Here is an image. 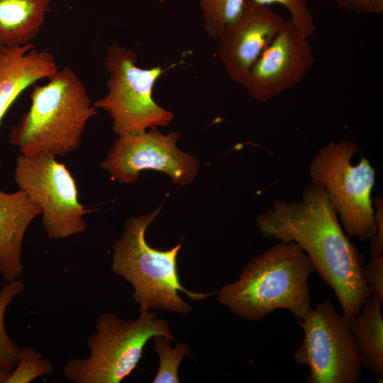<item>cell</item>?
I'll return each instance as SVG.
<instances>
[{"instance_id":"ba28073f","label":"cell","mask_w":383,"mask_h":383,"mask_svg":"<svg viewBox=\"0 0 383 383\" xmlns=\"http://www.w3.org/2000/svg\"><path fill=\"white\" fill-rule=\"evenodd\" d=\"M13 177L19 189L40 207L48 238L62 240L86 231L84 216L95 210L80 203L72 174L55 156L21 154Z\"/></svg>"},{"instance_id":"cb8c5ba5","label":"cell","mask_w":383,"mask_h":383,"mask_svg":"<svg viewBox=\"0 0 383 383\" xmlns=\"http://www.w3.org/2000/svg\"><path fill=\"white\" fill-rule=\"evenodd\" d=\"M343 9L355 13L379 14L383 12V0H334Z\"/></svg>"},{"instance_id":"4fadbf2b","label":"cell","mask_w":383,"mask_h":383,"mask_svg":"<svg viewBox=\"0 0 383 383\" xmlns=\"http://www.w3.org/2000/svg\"><path fill=\"white\" fill-rule=\"evenodd\" d=\"M58 70L55 56L37 50L33 43L0 45V125L17 97L35 82L48 78Z\"/></svg>"},{"instance_id":"7402d4cb","label":"cell","mask_w":383,"mask_h":383,"mask_svg":"<svg viewBox=\"0 0 383 383\" xmlns=\"http://www.w3.org/2000/svg\"><path fill=\"white\" fill-rule=\"evenodd\" d=\"M361 275L370 294L383 300V256L371 258L369 263L362 265Z\"/></svg>"},{"instance_id":"52a82bcc","label":"cell","mask_w":383,"mask_h":383,"mask_svg":"<svg viewBox=\"0 0 383 383\" xmlns=\"http://www.w3.org/2000/svg\"><path fill=\"white\" fill-rule=\"evenodd\" d=\"M106 68L109 73L108 92L93 104L109 113L118 136L166 126L173 121L174 113L152 96L155 83L168 68L160 65L140 67L135 52L117 44L107 49Z\"/></svg>"},{"instance_id":"e0dca14e","label":"cell","mask_w":383,"mask_h":383,"mask_svg":"<svg viewBox=\"0 0 383 383\" xmlns=\"http://www.w3.org/2000/svg\"><path fill=\"white\" fill-rule=\"evenodd\" d=\"M246 0H199L209 38L218 40L225 28L241 14Z\"/></svg>"},{"instance_id":"277c9868","label":"cell","mask_w":383,"mask_h":383,"mask_svg":"<svg viewBox=\"0 0 383 383\" xmlns=\"http://www.w3.org/2000/svg\"><path fill=\"white\" fill-rule=\"evenodd\" d=\"M160 210L161 206L150 214L125 221L121 236L113 245L111 268L114 274L133 286L132 297L139 305V313L158 309L187 315L192 308L179 296V292L193 301H203L216 294L217 291L196 293L183 287L177 269L181 243L167 250H160L148 244L146 230Z\"/></svg>"},{"instance_id":"2e32d148","label":"cell","mask_w":383,"mask_h":383,"mask_svg":"<svg viewBox=\"0 0 383 383\" xmlns=\"http://www.w3.org/2000/svg\"><path fill=\"white\" fill-rule=\"evenodd\" d=\"M50 0H0V45L32 43L50 10Z\"/></svg>"},{"instance_id":"44dd1931","label":"cell","mask_w":383,"mask_h":383,"mask_svg":"<svg viewBox=\"0 0 383 383\" xmlns=\"http://www.w3.org/2000/svg\"><path fill=\"white\" fill-rule=\"evenodd\" d=\"M255 4L270 6L279 4L287 9L297 29L305 37L309 38L316 31L313 14L307 0H250Z\"/></svg>"},{"instance_id":"7a4b0ae2","label":"cell","mask_w":383,"mask_h":383,"mask_svg":"<svg viewBox=\"0 0 383 383\" xmlns=\"http://www.w3.org/2000/svg\"><path fill=\"white\" fill-rule=\"evenodd\" d=\"M315 271L296 243L280 241L252 258L236 281L217 291V299L245 320H260L279 309L301 320L312 307L308 282Z\"/></svg>"},{"instance_id":"6da1fadb","label":"cell","mask_w":383,"mask_h":383,"mask_svg":"<svg viewBox=\"0 0 383 383\" xmlns=\"http://www.w3.org/2000/svg\"><path fill=\"white\" fill-rule=\"evenodd\" d=\"M256 223L266 238L296 243L334 292L343 315L348 320L358 313L371 295L361 275L365 257L343 230L322 187L311 183L299 201H274L257 216Z\"/></svg>"},{"instance_id":"8fae6325","label":"cell","mask_w":383,"mask_h":383,"mask_svg":"<svg viewBox=\"0 0 383 383\" xmlns=\"http://www.w3.org/2000/svg\"><path fill=\"white\" fill-rule=\"evenodd\" d=\"M314 62L308 38L289 18L253 65L243 87L253 99L266 102L300 83Z\"/></svg>"},{"instance_id":"ffe728a7","label":"cell","mask_w":383,"mask_h":383,"mask_svg":"<svg viewBox=\"0 0 383 383\" xmlns=\"http://www.w3.org/2000/svg\"><path fill=\"white\" fill-rule=\"evenodd\" d=\"M4 383H28L38 377L51 375L55 370L51 362L30 347L19 348V360Z\"/></svg>"},{"instance_id":"ac0fdd59","label":"cell","mask_w":383,"mask_h":383,"mask_svg":"<svg viewBox=\"0 0 383 383\" xmlns=\"http://www.w3.org/2000/svg\"><path fill=\"white\" fill-rule=\"evenodd\" d=\"M24 284L14 279L6 282L0 290V370L11 373L19 360V348L9 338L4 326V315L13 299L24 290Z\"/></svg>"},{"instance_id":"3957f363","label":"cell","mask_w":383,"mask_h":383,"mask_svg":"<svg viewBox=\"0 0 383 383\" xmlns=\"http://www.w3.org/2000/svg\"><path fill=\"white\" fill-rule=\"evenodd\" d=\"M48 79L33 87L28 110L10 132V143L21 154L57 157L77 150L87 123L97 113L72 69H58Z\"/></svg>"},{"instance_id":"9a60e30c","label":"cell","mask_w":383,"mask_h":383,"mask_svg":"<svg viewBox=\"0 0 383 383\" xmlns=\"http://www.w3.org/2000/svg\"><path fill=\"white\" fill-rule=\"evenodd\" d=\"M382 301L371 294L358 313L348 320L362 365L375 374L377 382L383 379Z\"/></svg>"},{"instance_id":"7c38bea8","label":"cell","mask_w":383,"mask_h":383,"mask_svg":"<svg viewBox=\"0 0 383 383\" xmlns=\"http://www.w3.org/2000/svg\"><path fill=\"white\" fill-rule=\"evenodd\" d=\"M284 21L270 6L245 1L240 16L225 28L218 39V57L232 81L245 86L253 65Z\"/></svg>"},{"instance_id":"30bf717a","label":"cell","mask_w":383,"mask_h":383,"mask_svg":"<svg viewBox=\"0 0 383 383\" xmlns=\"http://www.w3.org/2000/svg\"><path fill=\"white\" fill-rule=\"evenodd\" d=\"M179 138L177 132L163 134L157 128L118 136L100 167L120 183L135 182L140 172L152 170L164 172L175 184H189L196 176L199 163L190 153L178 149Z\"/></svg>"},{"instance_id":"d4e9b609","label":"cell","mask_w":383,"mask_h":383,"mask_svg":"<svg viewBox=\"0 0 383 383\" xmlns=\"http://www.w3.org/2000/svg\"><path fill=\"white\" fill-rule=\"evenodd\" d=\"M9 374V372L0 370V383H4Z\"/></svg>"},{"instance_id":"603a6c76","label":"cell","mask_w":383,"mask_h":383,"mask_svg":"<svg viewBox=\"0 0 383 383\" xmlns=\"http://www.w3.org/2000/svg\"><path fill=\"white\" fill-rule=\"evenodd\" d=\"M377 233L371 238L370 254L371 258L382 256L383 252V200L379 196L372 199Z\"/></svg>"},{"instance_id":"8992f818","label":"cell","mask_w":383,"mask_h":383,"mask_svg":"<svg viewBox=\"0 0 383 383\" xmlns=\"http://www.w3.org/2000/svg\"><path fill=\"white\" fill-rule=\"evenodd\" d=\"M357 150L351 140L331 141L311 159L309 175L312 184L326 191L345 232L366 241L377 233L372 198L376 173L364 156L352 164Z\"/></svg>"},{"instance_id":"5b68a950","label":"cell","mask_w":383,"mask_h":383,"mask_svg":"<svg viewBox=\"0 0 383 383\" xmlns=\"http://www.w3.org/2000/svg\"><path fill=\"white\" fill-rule=\"evenodd\" d=\"M96 328L87 340L89 356L71 359L63 368L71 382L119 383L136 368L150 339L163 335L175 341L169 323L149 311L131 321L104 313Z\"/></svg>"},{"instance_id":"d6986e66","label":"cell","mask_w":383,"mask_h":383,"mask_svg":"<svg viewBox=\"0 0 383 383\" xmlns=\"http://www.w3.org/2000/svg\"><path fill=\"white\" fill-rule=\"evenodd\" d=\"M153 339V350L160 359L157 372L153 383H179V366L186 355H189V347L186 343H179L174 348L170 345L173 340L156 335Z\"/></svg>"},{"instance_id":"9c48e42d","label":"cell","mask_w":383,"mask_h":383,"mask_svg":"<svg viewBox=\"0 0 383 383\" xmlns=\"http://www.w3.org/2000/svg\"><path fill=\"white\" fill-rule=\"evenodd\" d=\"M298 323L304 335L293 359L309 368L306 382H358L362 365L348 319L331 301L317 303Z\"/></svg>"},{"instance_id":"5bb4252c","label":"cell","mask_w":383,"mask_h":383,"mask_svg":"<svg viewBox=\"0 0 383 383\" xmlns=\"http://www.w3.org/2000/svg\"><path fill=\"white\" fill-rule=\"evenodd\" d=\"M41 214L40 207L21 189L6 193L0 189V274L5 282L23 272L22 243L33 220Z\"/></svg>"}]
</instances>
